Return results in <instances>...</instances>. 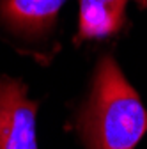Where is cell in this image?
I'll list each match as a JSON object with an SVG mask.
<instances>
[{
    "instance_id": "cell-1",
    "label": "cell",
    "mask_w": 147,
    "mask_h": 149,
    "mask_svg": "<svg viewBox=\"0 0 147 149\" xmlns=\"http://www.w3.org/2000/svg\"><path fill=\"white\" fill-rule=\"evenodd\" d=\"M80 130L87 149H135L147 130V110L112 57L98 66Z\"/></svg>"
},
{
    "instance_id": "cell-2",
    "label": "cell",
    "mask_w": 147,
    "mask_h": 149,
    "mask_svg": "<svg viewBox=\"0 0 147 149\" xmlns=\"http://www.w3.org/2000/svg\"><path fill=\"white\" fill-rule=\"evenodd\" d=\"M35 112L20 80L0 77V149H37Z\"/></svg>"
},
{
    "instance_id": "cell-3",
    "label": "cell",
    "mask_w": 147,
    "mask_h": 149,
    "mask_svg": "<svg viewBox=\"0 0 147 149\" xmlns=\"http://www.w3.org/2000/svg\"><path fill=\"white\" fill-rule=\"evenodd\" d=\"M66 0H0V18L16 32L41 36L48 32Z\"/></svg>"
},
{
    "instance_id": "cell-4",
    "label": "cell",
    "mask_w": 147,
    "mask_h": 149,
    "mask_svg": "<svg viewBox=\"0 0 147 149\" xmlns=\"http://www.w3.org/2000/svg\"><path fill=\"white\" fill-rule=\"evenodd\" d=\"M78 39H103L117 34L126 20L128 0H78Z\"/></svg>"
},
{
    "instance_id": "cell-5",
    "label": "cell",
    "mask_w": 147,
    "mask_h": 149,
    "mask_svg": "<svg viewBox=\"0 0 147 149\" xmlns=\"http://www.w3.org/2000/svg\"><path fill=\"white\" fill-rule=\"evenodd\" d=\"M137 2H138L142 7H147V0H137Z\"/></svg>"
}]
</instances>
